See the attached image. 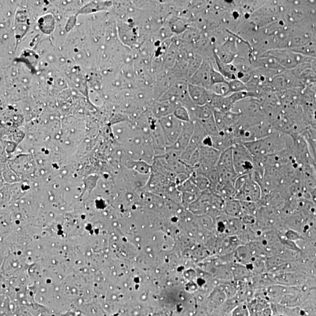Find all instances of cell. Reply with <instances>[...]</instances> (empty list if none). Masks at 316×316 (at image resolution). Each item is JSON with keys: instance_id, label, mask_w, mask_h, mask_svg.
I'll use <instances>...</instances> for the list:
<instances>
[{"instance_id": "6da1fadb", "label": "cell", "mask_w": 316, "mask_h": 316, "mask_svg": "<svg viewBox=\"0 0 316 316\" xmlns=\"http://www.w3.org/2000/svg\"><path fill=\"white\" fill-rule=\"evenodd\" d=\"M254 158H265L293 148L292 138L277 130L256 141L244 144Z\"/></svg>"}, {"instance_id": "7a4b0ae2", "label": "cell", "mask_w": 316, "mask_h": 316, "mask_svg": "<svg viewBox=\"0 0 316 316\" xmlns=\"http://www.w3.org/2000/svg\"><path fill=\"white\" fill-rule=\"evenodd\" d=\"M261 56L272 58L285 70H293L303 63H311L314 59L293 52L289 49H273L266 51Z\"/></svg>"}, {"instance_id": "3957f363", "label": "cell", "mask_w": 316, "mask_h": 316, "mask_svg": "<svg viewBox=\"0 0 316 316\" xmlns=\"http://www.w3.org/2000/svg\"><path fill=\"white\" fill-rule=\"evenodd\" d=\"M234 169L238 176L250 175L254 168V158L243 143L233 147Z\"/></svg>"}, {"instance_id": "277c9868", "label": "cell", "mask_w": 316, "mask_h": 316, "mask_svg": "<svg viewBox=\"0 0 316 316\" xmlns=\"http://www.w3.org/2000/svg\"><path fill=\"white\" fill-rule=\"evenodd\" d=\"M158 123L168 148L175 144L178 140L184 122L171 115L158 120Z\"/></svg>"}, {"instance_id": "5b68a950", "label": "cell", "mask_w": 316, "mask_h": 316, "mask_svg": "<svg viewBox=\"0 0 316 316\" xmlns=\"http://www.w3.org/2000/svg\"><path fill=\"white\" fill-rule=\"evenodd\" d=\"M199 163L194 171L207 176L209 172L218 164L222 152L216 149L205 145H201L198 149Z\"/></svg>"}, {"instance_id": "8992f818", "label": "cell", "mask_w": 316, "mask_h": 316, "mask_svg": "<svg viewBox=\"0 0 316 316\" xmlns=\"http://www.w3.org/2000/svg\"><path fill=\"white\" fill-rule=\"evenodd\" d=\"M246 227L241 219L225 215L216 218V229L220 234L226 237L239 236Z\"/></svg>"}, {"instance_id": "52a82bcc", "label": "cell", "mask_w": 316, "mask_h": 316, "mask_svg": "<svg viewBox=\"0 0 316 316\" xmlns=\"http://www.w3.org/2000/svg\"><path fill=\"white\" fill-rule=\"evenodd\" d=\"M261 186L251 178L250 175L242 186L236 191L234 198L240 201L258 203L262 197Z\"/></svg>"}, {"instance_id": "ba28073f", "label": "cell", "mask_w": 316, "mask_h": 316, "mask_svg": "<svg viewBox=\"0 0 316 316\" xmlns=\"http://www.w3.org/2000/svg\"><path fill=\"white\" fill-rule=\"evenodd\" d=\"M212 64L203 60L199 68L190 77V84L210 89L211 87L210 72Z\"/></svg>"}, {"instance_id": "9c48e42d", "label": "cell", "mask_w": 316, "mask_h": 316, "mask_svg": "<svg viewBox=\"0 0 316 316\" xmlns=\"http://www.w3.org/2000/svg\"><path fill=\"white\" fill-rule=\"evenodd\" d=\"M188 93L193 103L196 106L209 104L212 96V92L206 88L188 84Z\"/></svg>"}, {"instance_id": "30bf717a", "label": "cell", "mask_w": 316, "mask_h": 316, "mask_svg": "<svg viewBox=\"0 0 316 316\" xmlns=\"http://www.w3.org/2000/svg\"><path fill=\"white\" fill-rule=\"evenodd\" d=\"M194 129V122H184L182 132L178 140L172 146L168 148V151L176 150L182 152L189 145L191 137L193 136Z\"/></svg>"}, {"instance_id": "8fae6325", "label": "cell", "mask_w": 316, "mask_h": 316, "mask_svg": "<svg viewBox=\"0 0 316 316\" xmlns=\"http://www.w3.org/2000/svg\"><path fill=\"white\" fill-rule=\"evenodd\" d=\"M181 104L179 102L159 100L154 102L152 106V112L153 116L158 120L163 117L173 115L177 106Z\"/></svg>"}, {"instance_id": "7c38bea8", "label": "cell", "mask_w": 316, "mask_h": 316, "mask_svg": "<svg viewBox=\"0 0 316 316\" xmlns=\"http://www.w3.org/2000/svg\"><path fill=\"white\" fill-rule=\"evenodd\" d=\"M217 55L223 62L232 63L237 56V45L235 40H229L224 44L218 51Z\"/></svg>"}, {"instance_id": "4fadbf2b", "label": "cell", "mask_w": 316, "mask_h": 316, "mask_svg": "<svg viewBox=\"0 0 316 316\" xmlns=\"http://www.w3.org/2000/svg\"><path fill=\"white\" fill-rule=\"evenodd\" d=\"M213 55H214L219 72L222 73L227 80L230 81L237 79L238 69L235 65L232 63H227L223 62L217 55L215 51H213Z\"/></svg>"}, {"instance_id": "5bb4252c", "label": "cell", "mask_w": 316, "mask_h": 316, "mask_svg": "<svg viewBox=\"0 0 316 316\" xmlns=\"http://www.w3.org/2000/svg\"><path fill=\"white\" fill-rule=\"evenodd\" d=\"M223 212L225 215L234 218L241 219L244 216L240 201L234 198L225 200Z\"/></svg>"}, {"instance_id": "9a60e30c", "label": "cell", "mask_w": 316, "mask_h": 316, "mask_svg": "<svg viewBox=\"0 0 316 316\" xmlns=\"http://www.w3.org/2000/svg\"><path fill=\"white\" fill-rule=\"evenodd\" d=\"M234 280L236 282H250L254 276L246 265L234 262L232 264Z\"/></svg>"}, {"instance_id": "2e32d148", "label": "cell", "mask_w": 316, "mask_h": 316, "mask_svg": "<svg viewBox=\"0 0 316 316\" xmlns=\"http://www.w3.org/2000/svg\"><path fill=\"white\" fill-rule=\"evenodd\" d=\"M228 299L225 291L221 289H217L213 291L208 298V307L210 312L215 311L222 306Z\"/></svg>"}, {"instance_id": "e0dca14e", "label": "cell", "mask_w": 316, "mask_h": 316, "mask_svg": "<svg viewBox=\"0 0 316 316\" xmlns=\"http://www.w3.org/2000/svg\"><path fill=\"white\" fill-rule=\"evenodd\" d=\"M217 167L219 169L236 173L235 169H234L233 163V148H230L228 150L222 152L218 164H217Z\"/></svg>"}, {"instance_id": "ac0fdd59", "label": "cell", "mask_w": 316, "mask_h": 316, "mask_svg": "<svg viewBox=\"0 0 316 316\" xmlns=\"http://www.w3.org/2000/svg\"><path fill=\"white\" fill-rule=\"evenodd\" d=\"M189 179L201 192L210 189L211 184L206 176L194 171L189 177Z\"/></svg>"}, {"instance_id": "d6986e66", "label": "cell", "mask_w": 316, "mask_h": 316, "mask_svg": "<svg viewBox=\"0 0 316 316\" xmlns=\"http://www.w3.org/2000/svg\"><path fill=\"white\" fill-rule=\"evenodd\" d=\"M199 122V121H198ZM203 127L207 136L211 137L218 136L220 134L218 125H217L214 116H213L207 120L199 122Z\"/></svg>"}, {"instance_id": "ffe728a7", "label": "cell", "mask_w": 316, "mask_h": 316, "mask_svg": "<svg viewBox=\"0 0 316 316\" xmlns=\"http://www.w3.org/2000/svg\"><path fill=\"white\" fill-rule=\"evenodd\" d=\"M228 86L229 94L237 92L248 91L247 84L239 79L229 81Z\"/></svg>"}, {"instance_id": "44dd1931", "label": "cell", "mask_w": 316, "mask_h": 316, "mask_svg": "<svg viewBox=\"0 0 316 316\" xmlns=\"http://www.w3.org/2000/svg\"><path fill=\"white\" fill-rule=\"evenodd\" d=\"M173 115L175 116L177 119L182 121L183 122H189L191 121L189 111H188V110L182 104H179L177 106Z\"/></svg>"}, {"instance_id": "7402d4cb", "label": "cell", "mask_w": 316, "mask_h": 316, "mask_svg": "<svg viewBox=\"0 0 316 316\" xmlns=\"http://www.w3.org/2000/svg\"><path fill=\"white\" fill-rule=\"evenodd\" d=\"M213 93L221 96H227L229 94L228 83H219L212 85L209 89Z\"/></svg>"}, {"instance_id": "603a6c76", "label": "cell", "mask_w": 316, "mask_h": 316, "mask_svg": "<svg viewBox=\"0 0 316 316\" xmlns=\"http://www.w3.org/2000/svg\"><path fill=\"white\" fill-rule=\"evenodd\" d=\"M210 81L211 86L216 84L228 83L229 82V81L223 76V74L220 73L218 70H216L213 66L210 72Z\"/></svg>"}, {"instance_id": "cb8c5ba5", "label": "cell", "mask_w": 316, "mask_h": 316, "mask_svg": "<svg viewBox=\"0 0 316 316\" xmlns=\"http://www.w3.org/2000/svg\"><path fill=\"white\" fill-rule=\"evenodd\" d=\"M279 233L281 234L285 238V239L290 241H294V242H296L297 241L304 240L302 234L292 229H287L284 231L283 233Z\"/></svg>"}, {"instance_id": "d4e9b609", "label": "cell", "mask_w": 316, "mask_h": 316, "mask_svg": "<svg viewBox=\"0 0 316 316\" xmlns=\"http://www.w3.org/2000/svg\"><path fill=\"white\" fill-rule=\"evenodd\" d=\"M250 312L247 303H241L234 308L231 316H250Z\"/></svg>"}, {"instance_id": "484cf974", "label": "cell", "mask_w": 316, "mask_h": 316, "mask_svg": "<svg viewBox=\"0 0 316 316\" xmlns=\"http://www.w3.org/2000/svg\"><path fill=\"white\" fill-rule=\"evenodd\" d=\"M250 316H273L271 306L266 308L264 310L258 312V313L251 314Z\"/></svg>"}, {"instance_id": "4316f807", "label": "cell", "mask_w": 316, "mask_h": 316, "mask_svg": "<svg viewBox=\"0 0 316 316\" xmlns=\"http://www.w3.org/2000/svg\"><path fill=\"white\" fill-rule=\"evenodd\" d=\"M309 197L311 201L316 205V186L310 191Z\"/></svg>"}, {"instance_id": "83f0119b", "label": "cell", "mask_w": 316, "mask_h": 316, "mask_svg": "<svg viewBox=\"0 0 316 316\" xmlns=\"http://www.w3.org/2000/svg\"><path fill=\"white\" fill-rule=\"evenodd\" d=\"M315 100H316V92H315Z\"/></svg>"}]
</instances>
